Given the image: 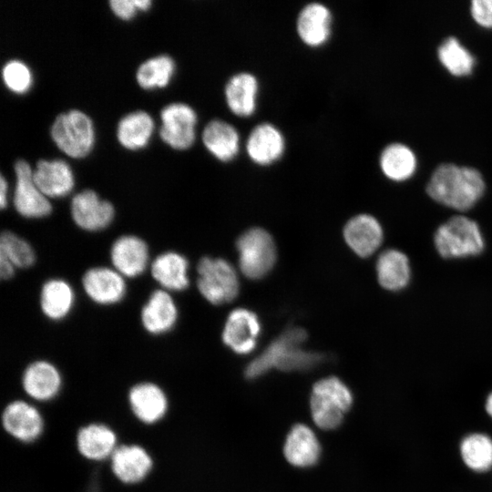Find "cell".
<instances>
[{
  "label": "cell",
  "mask_w": 492,
  "mask_h": 492,
  "mask_svg": "<svg viewBox=\"0 0 492 492\" xmlns=\"http://www.w3.org/2000/svg\"><path fill=\"white\" fill-rule=\"evenodd\" d=\"M471 15L484 27H492V0H473Z\"/></svg>",
  "instance_id": "8d00e7d4"
},
{
  "label": "cell",
  "mask_w": 492,
  "mask_h": 492,
  "mask_svg": "<svg viewBox=\"0 0 492 492\" xmlns=\"http://www.w3.org/2000/svg\"><path fill=\"white\" fill-rule=\"evenodd\" d=\"M485 408L488 415L492 417V393H490L486 400Z\"/></svg>",
  "instance_id": "b9f144b4"
},
{
  "label": "cell",
  "mask_w": 492,
  "mask_h": 492,
  "mask_svg": "<svg viewBox=\"0 0 492 492\" xmlns=\"http://www.w3.org/2000/svg\"><path fill=\"white\" fill-rule=\"evenodd\" d=\"M305 338L306 333L302 328L286 330L249 364L245 369L246 377L256 378L273 367L282 371H304L319 364L320 354L301 348Z\"/></svg>",
  "instance_id": "7a4b0ae2"
},
{
  "label": "cell",
  "mask_w": 492,
  "mask_h": 492,
  "mask_svg": "<svg viewBox=\"0 0 492 492\" xmlns=\"http://www.w3.org/2000/svg\"><path fill=\"white\" fill-rule=\"evenodd\" d=\"M174 71V62L168 56H159L144 62L138 69L137 80L143 88L168 85Z\"/></svg>",
  "instance_id": "e575fe53"
},
{
  "label": "cell",
  "mask_w": 492,
  "mask_h": 492,
  "mask_svg": "<svg viewBox=\"0 0 492 492\" xmlns=\"http://www.w3.org/2000/svg\"><path fill=\"white\" fill-rule=\"evenodd\" d=\"M434 241L444 258L474 256L484 249V239L477 223L461 215L441 224L435 233Z\"/></svg>",
  "instance_id": "5b68a950"
},
{
  "label": "cell",
  "mask_w": 492,
  "mask_h": 492,
  "mask_svg": "<svg viewBox=\"0 0 492 492\" xmlns=\"http://www.w3.org/2000/svg\"><path fill=\"white\" fill-rule=\"evenodd\" d=\"M206 149L219 160H231L239 152L240 136L236 128L223 120H211L202 132Z\"/></svg>",
  "instance_id": "83f0119b"
},
{
  "label": "cell",
  "mask_w": 492,
  "mask_h": 492,
  "mask_svg": "<svg viewBox=\"0 0 492 492\" xmlns=\"http://www.w3.org/2000/svg\"><path fill=\"white\" fill-rule=\"evenodd\" d=\"M460 455L471 470L487 472L492 468V439L481 433L467 435L460 443Z\"/></svg>",
  "instance_id": "1f68e13d"
},
{
  "label": "cell",
  "mask_w": 492,
  "mask_h": 492,
  "mask_svg": "<svg viewBox=\"0 0 492 492\" xmlns=\"http://www.w3.org/2000/svg\"><path fill=\"white\" fill-rule=\"evenodd\" d=\"M33 179L40 191L47 198L64 197L74 187L72 170L60 159L39 160L33 171Z\"/></svg>",
  "instance_id": "cb8c5ba5"
},
{
  "label": "cell",
  "mask_w": 492,
  "mask_h": 492,
  "mask_svg": "<svg viewBox=\"0 0 492 492\" xmlns=\"http://www.w3.org/2000/svg\"><path fill=\"white\" fill-rule=\"evenodd\" d=\"M112 477L126 487L144 483L151 475L155 461L149 450L138 443L124 442L116 448L108 462Z\"/></svg>",
  "instance_id": "30bf717a"
},
{
  "label": "cell",
  "mask_w": 492,
  "mask_h": 492,
  "mask_svg": "<svg viewBox=\"0 0 492 492\" xmlns=\"http://www.w3.org/2000/svg\"><path fill=\"white\" fill-rule=\"evenodd\" d=\"M376 272L381 286L390 291H398L405 287L409 282V260L398 250L384 251L378 257Z\"/></svg>",
  "instance_id": "f1b7e54d"
},
{
  "label": "cell",
  "mask_w": 492,
  "mask_h": 492,
  "mask_svg": "<svg viewBox=\"0 0 492 492\" xmlns=\"http://www.w3.org/2000/svg\"><path fill=\"white\" fill-rule=\"evenodd\" d=\"M0 255L6 258L16 269L29 268L36 261V253L30 243L10 231H5L1 234Z\"/></svg>",
  "instance_id": "836d02e7"
},
{
  "label": "cell",
  "mask_w": 492,
  "mask_h": 492,
  "mask_svg": "<svg viewBox=\"0 0 492 492\" xmlns=\"http://www.w3.org/2000/svg\"><path fill=\"white\" fill-rule=\"evenodd\" d=\"M178 315V308L170 292L159 288L150 293L143 305L140 320L149 333L159 335L175 326Z\"/></svg>",
  "instance_id": "d6986e66"
},
{
  "label": "cell",
  "mask_w": 492,
  "mask_h": 492,
  "mask_svg": "<svg viewBox=\"0 0 492 492\" xmlns=\"http://www.w3.org/2000/svg\"><path fill=\"white\" fill-rule=\"evenodd\" d=\"M75 303V292L69 282L53 278L45 282L40 290L39 304L44 315L52 321L65 319Z\"/></svg>",
  "instance_id": "d4e9b609"
},
{
  "label": "cell",
  "mask_w": 492,
  "mask_h": 492,
  "mask_svg": "<svg viewBox=\"0 0 492 492\" xmlns=\"http://www.w3.org/2000/svg\"><path fill=\"white\" fill-rule=\"evenodd\" d=\"M260 332L257 315L247 309L239 308L228 316L222 340L235 353L246 354L255 348Z\"/></svg>",
  "instance_id": "ac0fdd59"
},
{
  "label": "cell",
  "mask_w": 492,
  "mask_h": 492,
  "mask_svg": "<svg viewBox=\"0 0 492 492\" xmlns=\"http://www.w3.org/2000/svg\"><path fill=\"white\" fill-rule=\"evenodd\" d=\"M65 377L59 367L49 360L37 359L23 369L19 379L20 397L44 405L61 395Z\"/></svg>",
  "instance_id": "8992f818"
},
{
  "label": "cell",
  "mask_w": 492,
  "mask_h": 492,
  "mask_svg": "<svg viewBox=\"0 0 492 492\" xmlns=\"http://www.w3.org/2000/svg\"><path fill=\"white\" fill-rule=\"evenodd\" d=\"M16 185L14 194V205L16 211L27 219H40L48 216L52 206L36 185L33 171L25 160H18L15 165Z\"/></svg>",
  "instance_id": "5bb4252c"
},
{
  "label": "cell",
  "mask_w": 492,
  "mask_h": 492,
  "mask_svg": "<svg viewBox=\"0 0 492 492\" xmlns=\"http://www.w3.org/2000/svg\"><path fill=\"white\" fill-rule=\"evenodd\" d=\"M7 205V183L3 175L0 179V207L5 209Z\"/></svg>",
  "instance_id": "ab89813d"
},
{
  "label": "cell",
  "mask_w": 492,
  "mask_h": 492,
  "mask_svg": "<svg viewBox=\"0 0 492 492\" xmlns=\"http://www.w3.org/2000/svg\"><path fill=\"white\" fill-rule=\"evenodd\" d=\"M86 295L99 305H113L123 300L127 292L125 277L113 267L97 266L82 276Z\"/></svg>",
  "instance_id": "4fadbf2b"
},
{
  "label": "cell",
  "mask_w": 492,
  "mask_h": 492,
  "mask_svg": "<svg viewBox=\"0 0 492 492\" xmlns=\"http://www.w3.org/2000/svg\"><path fill=\"white\" fill-rule=\"evenodd\" d=\"M16 268L6 258L0 255V276L3 280H9L14 277Z\"/></svg>",
  "instance_id": "f35d334b"
},
{
  "label": "cell",
  "mask_w": 492,
  "mask_h": 492,
  "mask_svg": "<svg viewBox=\"0 0 492 492\" xmlns=\"http://www.w3.org/2000/svg\"><path fill=\"white\" fill-rule=\"evenodd\" d=\"M3 78L6 87L14 92H26L32 83L28 67L17 60L9 61L3 68Z\"/></svg>",
  "instance_id": "d590c367"
},
{
  "label": "cell",
  "mask_w": 492,
  "mask_h": 492,
  "mask_svg": "<svg viewBox=\"0 0 492 492\" xmlns=\"http://www.w3.org/2000/svg\"><path fill=\"white\" fill-rule=\"evenodd\" d=\"M352 403L351 391L340 379L333 376L321 379L313 385L311 395L313 419L320 428H336Z\"/></svg>",
  "instance_id": "277c9868"
},
{
  "label": "cell",
  "mask_w": 492,
  "mask_h": 492,
  "mask_svg": "<svg viewBox=\"0 0 492 492\" xmlns=\"http://www.w3.org/2000/svg\"><path fill=\"white\" fill-rule=\"evenodd\" d=\"M152 278L161 289L168 292H180L189 286V261L176 251L159 254L149 265Z\"/></svg>",
  "instance_id": "7402d4cb"
},
{
  "label": "cell",
  "mask_w": 492,
  "mask_h": 492,
  "mask_svg": "<svg viewBox=\"0 0 492 492\" xmlns=\"http://www.w3.org/2000/svg\"><path fill=\"white\" fill-rule=\"evenodd\" d=\"M112 11L118 17L128 20L136 13V0H111L109 2Z\"/></svg>",
  "instance_id": "74e56055"
},
{
  "label": "cell",
  "mask_w": 492,
  "mask_h": 492,
  "mask_svg": "<svg viewBox=\"0 0 492 492\" xmlns=\"http://www.w3.org/2000/svg\"><path fill=\"white\" fill-rule=\"evenodd\" d=\"M56 146L72 158L86 156L94 143V129L90 118L79 110L58 115L51 128Z\"/></svg>",
  "instance_id": "8fae6325"
},
{
  "label": "cell",
  "mask_w": 492,
  "mask_h": 492,
  "mask_svg": "<svg viewBox=\"0 0 492 492\" xmlns=\"http://www.w3.org/2000/svg\"><path fill=\"white\" fill-rule=\"evenodd\" d=\"M197 286L200 294L212 304L232 301L239 292V280L233 267L225 260L203 257L197 267Z\"/></svg>",
  "instance_id": "ba28073f"
},
{
  "label": "cell",
  "mask_w": 492,
  "mask_h": 492,
  "mask_svg": "<svg viewBox=\"0 0 492 492\" xmlns=\"http://www.w3.org/2000/svg\"><path fill=\"white\" fill-rule=\"evenodd\" d=\"M160 117L159 135L167 144L176 149H185L193 144L197 116L190 106L170 104L161 110Z\"/></svg>",
  "instance_id": "2e32d148"
},
{
  "label": "cell",
  "mask_w": 492,
  "mask_h": 492,
  "mask_svg": "<svg viewBox=\"0 0 492 492\" xmlns=\"http://www.w3.org/2000/svg\"><path fill=\"white\" fill-rule=\"evenodd\" d=\"M380 167L387 178L401 181L407 179L414 174L416 168V159L407 146L393 143L382 151Z\"/></svg>",
  "instance_id": "f546056e"
},
{
  "label": "cell",
  "mask_w": 492,
  "mask_h": 492,
  "mask_svg": "<svg viewBox=\"0 0 492 492\" xmlns=\"http://www.w3.org/2000/svg\"><path fill=\"white\" fill-rule=\"evenodd\" d=\"M75 224L86 231H99L108 228L114 220L113 205L91 190L76 194L70 205Z\"/></svg>",
  "instance_id": "9a60e30c"
},
{
  "label": "cell",
  "mask_w": 492,
  "mask_h": 492,
  "mask_svg": "<svg viewBox=\"0 0 492 492\" xmlns=\"http://www.w3.org/2000/svg\"><path fill=\"white\" fill-rule=\"evenodd\" d=\"M153 128L151 117L144 111H137L125 116L119 121L118 138L127 149H139L147 145Z\"/></svg>",
  "instance_id": "4dcf8cb0"
},
{
  "label": "cell",
  "mask_w": 492,
  "mask_h": 492,
  "mask_svg": "<svg viewBox=\"0 0 492 492\" xmlns=\"http://www.w3.org/2000/svg\"><path fill=\"white\" fill-rule=\"evenodd\" d=\"M110 261L112 267L125 278L138 277L150 265L149 247L138 236L122 235L111 245Z\"/></svg>",
  "instance_id": "e0dca14e"
},
{
  "label": "cell",
  "mask_w": 492,
  "mask_h": 492,
  "mask_svg": "<svg viewBox=\"0 0 492 492\" xmlns=\"http://www.w3.org/2000/svg\"><path fill=\"white\" fill-rule=\"evenodd\" d=\"M126 400L132 418L139 425L153 426L161 423L170 408L165 388L152 380H139L128 390Z\"/></svg>",
  "instance_id": "52a82bcc"
},
{
  "label": "cell",
  "mask_w": 492,
  "mask_h": 492,
  "mask_svg": "<svg viewBox=\"0 0 492 492\" xmlns=\"http://www.w3.org/2000/svg\"><path fill=\"white\" fill-rule=\"evenodd\" d=\"M437 53L440 62L452 75L461 77L471 73L475 58L456 38H446Z\"/></svg>",
  "instance_id": "d6a6232c"
},
{
  "label": "cell",
  "mask_w": 492,
  "mask_h": 492,
  "mask_svg": "<svg viewBox=\"0 0 492 492\" xmlns=\"http://www.w3.org/2000/svg\"><path fill=\"white\" fill-rule=\"evenodd\" d=\"M137 7L139 10H147L151 5L150 0H136Z\"/></svg>",
  "instance_id": "60d3db41"
},
{
  "label": "cell",
  "mask_w": 492,
  "mask_h": 492,
  "mask_svg": "<svg viewBox=\"0 0 492 492\" xmlns=\"http://www.w3.org/2000/svg\"><path fill=\"white\" fill-rule=\"evenodd\" d=\"M256 77L246 72L232 76L225 87V98L230 110L238 117H249L256 108L258 94Z\"/></svg>",
  "instance_id": "4316f807"
},
{
  "label": "cell",
  "mask_w": 492,
  "mask_h": 492,
  "mask_svg": "<svg viewBox=\"0 0 492 492\" xmlns=\"http://www.w3.org/2000/svg\"><path fill=\"white\" fill-rule=\"evenodd\" d=\"M46 426L40 405L25 397L8 401L0 410V431L17 444L30 446L36 443L44 436Z\"/></svg>",
  "instance_id": "3957f363"
},
{
  "label": "cell",
  "mask_w": 492,
  "mask_h": 492,
  "mask_svg": "<svg viewBox=\"0 0 492 492\" xmlns=\"http://www.w3.org/2000/svg\"><path fill=\"white\" fill-rule=\"evenodd\" d=\"M239 265L242 273L253 280L264 277L276 261V248L272 236L261 228H252L237 240Z\"/></svg>",
  "instance_id": "9c48e42d"
},
{
  "label": "cell",
  "mask_w": 492,
  "mask_h": 492,
  "mask_svg": "<svg viewBox=\"0 0 492 492\" xmlns=\"http://www.w3.org/2000/svg\"><path fill=\"white\" fill-rule=\"evenodd\" d=\"M283 451L286 459L292 465L306 467L318 461L321 447L312 429L298 424L288 434Z\"/></svg>",
  "instance_id": "484cf974"
},
{
  "label": "cell",
  "mask_w": 492,
  "mask_h": 492,
  "mask_svg": "<svg viewBox=\"0 0 492 492\" xmlns=\"http://www.w3.org/2000/svg\"><path fill=\"white\" fill-rule=\"evenodd\" d=\"M331 24L332 15L329 8L321 3H310L300 11L296 29L305 45L316 47L328 40Z\"/></svg>",
  "instance_id": "603a6c76"
},
{
  "label": "cell",
  "mask_w": 492,
  "mask_h": 492,
  "mask_svg": "<svg viewBox=\"0 0 492 492\" xmlns=\"http://www.w3.org/2000/svg\"><path fill=\"white\" fill-rule=\"evenodd\" d=\"M484 190L485 181L478 170L451 163L438 166L426 187L433 200L459 210L473 207Z\"/></svg>",
  "instance_id": "6da1fadb"
},
{
  "label": "cell",
  "mask_w": 492,
  "mask_h": 492,
  "mask_svg": "<svg viewBox=\"0 0 492 492\" xmlns=\"http://www.w3.org/2000/svg\"><path fill=\"white\" fill-rule=\"evenodd\" d=\"M119 444L117 431L109 425L98 421L81 425L74 437L77 455L92 464L108 463Z\"/></svg>",
  "instance_id": "7c38bea8"
},
{
  "label": "cell",
  "mask_w": 492,
  "mask_h": 492,
  "mask_svg": "<svg viewBox=\"0 0 492 492\" xmlns=\"http://www.w3.org/2000/svg\"><path fill=\"white\" fill-rule=\"evenodd\" d=\"M285 141L282 132L271 123H261L250 133L246 142L249 158L258 165H269L283 154Z\"/></svg>",
  "instance_id": "ffe728a7"
},
{
  "label": "cell",
  "mask_w": 492,
  "mask_h": 492,
  "mask_svg": "<svg viewBox=\"0 0 492 492\" xmlns=\"http://www.w3.org/2000/svg\"><path fill=\"white\" fill-rule=\"evenodd\" d=\"M348 246L359 256L372 255L383 241V230L378 220L368 214L352 218L344 227Z\"/></svg>",
  "instance_id": "44dd1931"
}]
</instances>
